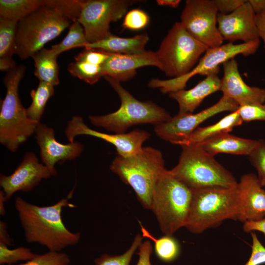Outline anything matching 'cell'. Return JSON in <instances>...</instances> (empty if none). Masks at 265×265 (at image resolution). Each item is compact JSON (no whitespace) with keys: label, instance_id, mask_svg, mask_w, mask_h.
I'll return each instance as SVG.
<instances>
[{"label":"cell","instance_id":"obj_1","mask_svg":"<svg viewBox=\"0 0 265 265\" xmlns=\"http://www.w3.org/2000/svg\"><path fill=\"white\" fill-rule=\"evenodd\" d=\"M14 206L28 243H38L49 251L60 252L79 241L80 233L71 232L62 221L63 208L76 207L67 198H62L51 206H39L17 197Z\"/></svg>","mask_w":265,"mask_h":265},{"label":"cell","instance_id":"obj_2","mask_svg":"<svg viewBox=\"0 0 265 265\" xmlns=\"http://www.w3.org/2000/svg\"><path fill=\"white\" fill-rule=\"evenodd\" d=\"M192 190L185 225L189 232L200 234L226 220L240 221L242 202L238 187H212Z\"/></svg>","mask_w":265,"mask_h":265},{"label":"cell","instance_id":"obj_3","mask_svg":"<svg viewBox=\"0 0 265 265\" xmlns=\"http://www.w3.org/2000/svg\"><path fill=\"white\" fill-rule=\"evenodd\" d=\"M26 70L25 65H16L6 71L3 81L6 94L1 101L0 142L12 152L35 133L39 123L28 118L19 98V86Z\"/></svg>","mask_w":265,"mask_h":265},{"label":"cell","instance_id":"obj_4","mask_svg":"<svg viewBox=\"0 0 265 265\" xmlns=\"http://www.w3.org/2000/svg\"><path fill=\"white\" fill-rule=\"evenodd\" d=\"M110 169L123 183L131 186L143 208L151 210L155 187L165 169L159 150L144 147L129 157L117 155L111 162Z\"/></svg>","mask_w":265,"mask_h":265},{"label":"cell","instance_id":"obj_5","mask_svg":"<svg viewBox=\"0 0 265 265\" xmlns=\"http://www.w3.org/2000/svg\"><path fill=\"white\" fill-rule=\"evenodd\" d=\"M71 22L55 0H44L40 7L18 22L15 54L21 59L31 57L69 27Z\"/></svg>","mask_w":265,"mask_h":265},{"label":"cell","instance_id":"obj_6","mask_svg":"<svg viewBox=\"0 0 265 265\" xmlns=\"http://www.w3.org/2000/svg\"><path fill=\"white\" fill-rule=\"evenodd\" d=\"M181 147L182 151L178 163L170 171L191 189L231 188L238 186L233 174L199 144Z\"/></svg>","mask_w":265,"mask_h":265},{"label":"cell","instance_id":"obj_7","mask_svg":"<svg viewBox=\"0 0 265 265\" xmlns=\"http://www.w3.org/2000/svg\"><path fill=\"white\" fill-rule=\"evenodd\" d=\"M104 78L118 94L121 104L114 112L104 115L89 116L93 126L115 133H123L134 125L151 124L156 126L171 117L160 106L135 99L121 85L120 81L108 76H105Z\"/></svg>","mask_w":265,"mask_h":265},{"label":"cell","instance_id":"obj_8","mask_svg":"<svg viewBox=\"0 0 265 265\" xmlns=\"http://www.w3.org/2000/svg\"><path fill=\"white\" fill-rule=\"evenodd\" d=\"M192 197V189L165 169L155 187L151 209L165 235L185 227Z\"/></svg>","mask_w":265,"mask_h":265},{"label":"cell","instance_id":"obj_9","mask_svg":"<svg viewBox=\"0 0 265 265\" xmlns=\"http://www.w3.org/2000/svg\"><path fill=\"white\" fill-rule=\"evenodd\" d=\"M209 48L195 39L180 22L169 30L156 52L165 75L178 78L189 72Z\"/></svg>","mask_w":265,"mask_h":265},{"label":"cell","instance_id":"obj_10","mask_svg":"<svg viewBox=\"0 0 265 265\" xmlns=\"http://www.w3.org/2000/svg\"><path fill=\"white\" fill-rule=\"evenodd\" d=\"M260 45V39L259 38L247 43L235 44L229 42L217 47L209 48L198 64L186 74L166 80L153 79L148 85L152 88H159L164 94L184 89L188 81L193 76L217 74L220 64L234 58L238 54L249 56L255 53Z\"/></svg>","mask_w":265,"mask_h":265},{"label":"cell","instance_id":"obj_11","mask_svg":"<svg viewBox=\"0 0 265 265\" xmlns=\"http://www.w3.org/2000/svg\"><path fill=\"white\" fill-rule=\"evenodd\" d=\"M136 1L132 0H83L77 21L83 28L87 42L94 43L110 35V23L121 19L127 13L128 8Z\"/></svg>","mask_w":265,"mask_h":265},{"label":"cell","instance_id":"obj_12","mask_svg":"<svg viewBox=\"0 0 265 265\" xmlns=\"http://www.w3.org/2000/svg\"><path fill=\"white\" fill-rule=\"evenodd\" d=\"M218 13L213 0H187L180 23L191 35L209 48L217 47L224 40L217 26Z\"/></svg>","mask_w":265,"mask_h":265},{"label":"cell","instance_id":"obj_13","mask_svg":"<svg viewBox=\"0 0 265 265\" xmlns=\"http://www.w3.org/2000/svg\"><path fill=\"white\" fill-rule=\"evenodd\" d=\"M239 106L228 97L222 96L213 105L196 113L178 114L155 127L156 134L173 144L186 139L202 123L224 111L233 112Z\"/></svg>","mask_w":265,"mask_h":265},{"label":"cell","instance_id":"obj_14","mask_svg":"<svg viewBox=\"0 0 265 265\" xmlns=\"http://www.w3.org/2000/svg\"><path fill=\"white\" fill-rule=\"evenodd\" d=\"M64 133L69 142H74L75 137L80 135H87L101 138L114 145L118 155L124 157L138 153L142 148L143 143L150 136L149 132L141 130L115 134L100 132L88 127L80 116H74L68 121Z\"/></svg>","mask_w":265,"mask_h":265},{"label":"cell","instance_id":"obj_15","mask_svg":"<svg viewBox=\"0 0 265 265\" xmlns=\"http://www.w3.org/2000/svg\"><path fill=\"white\" fill-rule=\"evenodd\" d=\"M51 176L49 169L39 162L35 154L28 152L11 174L0 175V186L6 201L17 191H30L42 180L47 179Z\"/></svg>","mask_w":265,"mask_h":265},{"label":"cell","instance_id":"obj_16","mask_svg":"<svg viewBox=\"0 0 265 265\" xmlns=\"http://www.w3.org/2000/svg\"><path fill=\"white\" fill-rule=\"evenodd\" d=\"M34 133L41 160L52 176L56 175L55 164L57 162L74 160L79 157L83 150V145L79 142L68 144L59 142L55 138L54 130L41 122L37 124Z\"/></svg>","mask_w":265,"mask_h":265},{"label":"cell","instance_id":"obj_17","mask_svg":"<svg viewBox=\"0 0 265 265\" xmlns=\"http://www.w3.org/2000/svg\"><path fill=\"white\" fill-rule=\"evenodd\" d=\"M256 14L248 0L229 14L218 13V30L224 40L249 42L259 39L255 22Z\"/></svg>","mask_w":265,"mask_h":265},{"label":"cell","instance_id":"obj_18","mask_svg":"<svg viewBox=\"0 0 265 265\" xmlns=\"http://www.w3.org/2000/svg\"><path fill=\"white\" fill-rule=\"evenodd\" d=\"M222 65L223 76L220 91L223 96L232 99L239 106L265 104V89L248 85L240 75L236 60L231 59Z\"/></svg>","mask_w":265,"mask_h":265},{"label":"cell","instance_id":"obj_19","mask_svg":"<svg viewBox=\"0 0 265 265\" xmlns=\"http://www.w3.org/2000/svg\"><path fill=\"white\" fill-rule=\"evenodd\" d=\"M101 66L104 77L108 76L120 82L131 79L141 67L153 66L162 70L156 52L150 51L132 54L108 53V58Z\"/></svg>","mask_w":265,"mask_h":265},{"label":"cell","instance_id":"obj_20","mask_svg":"<svg viewBox=\"0 0 265 265\" xmlns=\"http://www.w3.org/2000/svg\"><path fill=\"white\" fill-rule=\"evenodd\" d=\"M238 187L242 202L240 222L257 221L265 217V188L260 184L257 175H243Z\"/></svg>","mask_w":265,"mask_h":265},{"label":"cell","instance_id":"obj_21","mask_svg":"<svg viewBox=\"0 0 265 265\" xmlns=\"http://www.w3.org/2000/svg\"><path fill=\"white\" fill-rule=\"evenodd\" d=\"M221 79L217 74H211L193 88L168 93L179 105V114L192 113L205 98L220 89Z\"/></svg>","mask_w":265,"mask_h":265},{"label":"cell","instance_id":"obj_22","mask_svg":"<svg viewBox=\"0 0 265 265\" xmlns=\"http://www.w3.org/2000/svg\"><path fill=\"white\" fill-rule=\"evenodd\" d=\"M257 143L258 140L243 138L228 133H223L197 144L213 157L219 153L248 156Z\"/></svg>","mask_w":265,"mask_h":265},{"label":"cell","instance_id":"obj_23","mask_svg":"<svg viewBox=\"0 0 265 265\" xmlns=\"http://www.w3.org/2000/svg\"><path fill=\"white\" fill-rule=\"evenodd\" d=\"M149 40L147 33L132 37H121L112 33L105 38L92 43H87V49L101 50L110 53L139 54L146 51L145 47Z\"/></svg>","mask_w":265,"mask_h":265},{"label":"cell","instance_id":"obj_24","mask_svg":"<svg viewBox=\"0 0 265 265\" xmlns=\"http://www.w3.org/2000/svg\"><path fill=\"white\" fill-rule=\"evenodd\" d=\"M242 122L238 109L214 124L198 127L186 139L177 145L182 146L200 144L219 134L231 132L234 127L241 125Z\"/></svg>","mask_w":265,"mask_h":265},{"label":"cell","instance_id":"obj_25","mask_svg":"<svg viewBox=\"0 0 265 265\" xmlns=\"http://www.w3.org/2000/svg\"><path fill=\"white\" fill-rule=\"evenodd\" d=\"M18 21L0 17V70L7 71L15 67L12 58L16 49Z\"/></svg>","mask_w":265,"mask_h":265},{"label":"cell","instance_id":"obj_26","mask_svg":"<svg viewBox=\"0 0 265 265\" xmlns=\"http://www.w3.org/2000/svg\"><path fill=\"white\" fill-rule=\"evenodd\" d=\"M57 57L50 49L45 48L32 55L35 67L34 74L40 81L48 83L54 86L59 83Z\"/></svg>","mask_w":265,"mask_h":265},{"label":"cell","instance_id":"obj_27","mask_svg":"<svg viewBox=\"0 0 265 265\" xmlns=\"http://www.w3.org/2000/svg\"><path fill=\"white\" fill-rule=\"evenodd\" d=\"M43 3L42 0H0V17L19 22Z\"/></svg>","mask_w":265,"mask_h":265},{"label":"cell","instance_id":"obj_28","mask_svg":"<svg viewBox=\"0 0 265 265\" xmlns=\"http://www.w3.org/2000/svg\"><path fill=\"white\" fill-rule=\"evenodd\" d=\"M142 237L152 240L154 243V249L157 257L164 262H171L179 255L180 245L172 236L165 235L159 238L154 237L139 222Z\"/></svg>","mask_w":265,"mask_h":265},{"label":"cell","instance_id":"obj_29","mask_svg":"<svg viewBox=\"0 0 265 265\" xmlns=\"http://www.w3.org/2000/svg\"><path fill=\"white\" fill-rule=\"evenodd\" d=\"M54 86L40 81L37 87L30 92L32 102L26 108L27 116L31 120L40 122L46 104L49 99L53 95Z\"/></svg>","mask_w":265,"mask_h":265},{"label":"cell","instance_id":"obj_30","mask_svg":"<svg viewBox=\"0 0 265 265\" xmlns=\"http://www.w3.org/2000/svg\"><path fill=\"white\" fill-rule=\"evenodd\" d=\"M87 43L83 27L78 21H75L69 27L68 32L65 38L59 43L52 46L50 49L54 54L58 56L70 49L84 47Z\"/></svg>","mask_w":265,"mask_h":265},{"label":"cell","instance_id":"obj_31","mask_svg":"<svg viewBox=\"0 0 265 265\" xmlns=\"http://www.w3.org/2000/svg\"><path fill=\"white\" fill-rule=\"evenodd\" d=\"M70 74L86 82L93 84L104 77L101 65H97L83 61H75L67 67Z\"/></svg>","mask_w":265,"mask_h":265},{"label":"cell","instance_id":"obj_32","mask_svg":"<svg viewBox=\"0 0 265 265\" xmlns=\"http://www.w3.org/2000/svg\"><path fill=\"white\" fill-rule=\"evenodd\" d=\"M142 236L137 234L130 248L123 254L110 255L103 254L94 260L95 265H130L135 251L142 243Z\"/></svg>","mask_w":265,"mask_h":265},{"label":"cell","instance_id":"obj_33","mask_svg":"<svg viewBox=\"0 0 265 265\" xmlns=\"http://www.w3.org/2000/svg\"><path fill=\"white\" fill-rule=\"evenodd\" d=\"M30 249L20 247L13 249L8 248L5 243L0 242V264H12L19 261H29L36 256Z\"/></svg>","mask_w":265,"mask_h":265},{"label":"cell","instance_id":"obj_34","mask_svg":"<svg viewBox=\"0 0 265 265\" xmlns=\"http://www.w3.org/2000/svg\"><path fill=\"white\" fill-rule=\"evenodd\" d=\"M251 164L257 172V178L262 186H265V140H258L257 144L248 156Z\"/></svg>","mask_w":265,"mask_h":265},{"label":"cell","instance_id":"obj_35","mask_svg":"<svg viewBox=\"0 0 265 265\" xmlns=\"http://www.w3.org/2000/svg\"><path fill=\"white\" fill-rule=\"evenodd\" d=\"M70 263L69 256L63 252L51 251L37 255L26 263L18 265H68Z\"/></svg>","mask_w":265,"mask_h":265},{"label":"cell","instance_id":"obj_36","mask_svg":"<svg viewBox=\"0 0 265 265\" xmlns=\"http://www.w3.org/2000/svg\"><path fill=\"white\" fill-rule=\"evenodd\" d=\"M149 22V17L145 12L139 9H133L126 14L122 26L125 28L139 30L145 27Z\"/></svg>","mask_w":265,"mask_h":265},{"label":"cell","instance_id":"obj_37","mask_svg":"<svg viewBox=\"0 0 265 265\" xmlns=\"http://www.w3.org/2000/svg\"><path fill=\"white\" fill-rule=\"evenodd\" d=\"M239 115L243 122L265 121V104H257L239 106Z\"/></svg>","mask_w":265,"mask_h":265},{"label":"cell","instance_id":"obj_38","mask_svg":"<svg viewBox=\"0 0 265 265\" xmlns=\"http://www.w3.org/2000/svg\"><path fill=\"white\" fill-rule=\"evenodd\" d=\"M108 57L107 52L98 49L85 48V50L75 56L74 58L75 61L102 65Z\"/></svg>","mask_w":265,"mask_h":265},{"label":"cell","instance_id":"obj_39","mask_svg":"<svg viewBox=\"0 0 265 265\" xmlns=\"http://www.w3.org/2000/svg\"><path fill=\"white\" fill-rule=\"evenodd\" d=\"M252 238L250 256L244 265H261L265 264V247L258 238L255 232H251Z\"/></svg>","mask_w":265,"mask_h":265},{"label":"cell","instance_id":"obj_40","mask_svg":"<svg viewBox=\"0 0 265 265\" xmlns=\"http://www.w3.org/2000/svg\"><path fill=\"white\" fill-rule=\"evenodd\" d=\"M218 13L229 14L238 9L245 0H213Z\"/></svg>","mask_w":265,"mask_h":265},{"label":"cell","instance_id":"obj_41","mask_svg":"<svg viewBox=\"0 0 265 265\" xmlns=\"http://www.w3.org/2000/svg\"><path fill=\"white\" fill-rule=\"evenodd\" d=\"M153 247L149 240L142 242L138 248V260L136 265H153L151 263L150 257Z\"/></svg>","mask_w":265,"mask_h":265},{"label":"cell","instance_id":"obj_42","mask_svg":"<svg viewBox=\"0 0 265 265\" xmlns=\"http://www.w3.org/2000/svg\"><path fill=\"white\" fill-rule=\"evenodd\" d=\"M243 230L246 233L258 231L265 236V217L257 221H246L243 223Z\"/></svg>","mask_w":265,"mask_h":265},{"label":"cell","instance_id":"obj_43","mask_svg":"<svg viewBox=\"0 0 265 265\" xmlns=\"http://www.w3.org/2000/svg\"><path fill=\"white\" fill-rule=\"evenodd\" d=\"M255 22L259 37L263 40L265 50V12L256 14Z\"/></svg>","mask_w":265,"mask_h":265},{"label":"cell","instance_id":"obj_44","mask_svg":"<svg viewBox=\"0 0 265 265\" xmlns=\"http://www.w3.org/2000/svg\"><path fill=\"white\" fill-rule=\"evenodd\" d=\"M256 14L265 12V0H248Z\"/></svg>","mask_w":265,"mask_h":265},{"label":"cell","instance_id":"obj_45","mask_svg":"<svg viewBox=\"0 0 265 265\" xmlns=\"http://www.w3.org/2000/svg\"><path fill=\"white\" fill-rule=\"evenodd\" d=\"M6 224L3 221L0 223V242L5 243L7 245L11 244V239L7 232Z\"/></svg>","mask_w":265,"mask_h":265},{"label":"cell","instance_id":"obj_46","mask_svg":"<svg viewBox=\"0 0 265 265\" xmlns=\"http://www.w3.org/2000/svg\"><path fill=\"white\" fill-rule=\"evenodd\" d=\"M157 3L160 6L177 8L181 2L180 0H157Z\"/></svg>","mask_w":265,"mask_h":265},{"label":"cell","instance_id":"obj_47","mask_svg":"<svg viewBox=\"0 0 265 265\" xmlns=\"http://www.w3.org/2000/svg\"><path fill=\"white\" fill-rule=\"evenodd\" d=\"M0 212L1 215L4 214L5 212L4 210V208L3 206V202L6 201L5 198V195L3 191H0Z\"/></svg>","mask_w":265,"mask_h":265},{"label":"cell","instance_id":"obj_48","mask_svg":"<svg viewBox=\"0 0 265 265\" xmlns=\"http://www.w3.org/2000/svg\"><path fill=\"white\" fill-rule=\"evenodd\" d=\"M264 187H265V186Z\"/></svg>","mask_w":265,"mask_h":265}]
</instances>
